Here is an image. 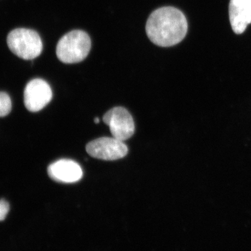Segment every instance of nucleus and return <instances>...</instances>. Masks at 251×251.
Wrapping results in <instances>:
<instances>
[{
  "label": "nucleus",
  "instance_id": "obj_1",
  "mask_svg": "<svg viewBox=\"0 0 251 251\" xmlns=\"http://www.w3.org/2000/svg\"><path fill=\"white\" fill-rule=\"evenodd\" d=\"M188 31V22L184 14L173 6L155 10L146 24L150 40L161 47H171L184 39Z\"/></svg>",
  "mask_w": 251,
  "mask_h": 251
},
{
  "label": "nucleus",
  "instance_id": "obj_2",
  "mask_svg": "<svg viewBox=\"0 0 251 251\" xmlns=\"http://www.w3.org/2000/svg\"><path fill=\"white\" fill-rule=\"evenodd\" d=\"M92 42L88 34L82 30H73L59 39L56 54L61 62L75 64L82 62L87 57Z\"/></svg>",
  "mask_w": 251,
  "mask_h": 251
},
{
  "label": "nucleus",
  "instance_id": "obj_3",
  "mask_svg": "<svg viewBox=\"0 0 251 251\" xmlns=\"http://www.w3.org/2000/svg\"><path fill=\"white\" fill-rule=\"evenodd\" d=\"M7 44L13 53L25 60L36 58L43 50V42L39 34L33 29L25 28L10 31Z\"/></svg>",
  "mask_w": 251,
  "mask_h": 251
},
{
  "label": "nucleus",
  "instance_id": "obj_4",
  "mask_svg": "<svg viewBox=\"0 0 251 251\" xmlns=\"http://www.w3.org/2000/svg\"><path fill=\"white\" fill-rule=\"evenodd\" d=\"M103 122L110 128L113 138L125 141L134 134L135 124L133 117L126 109L115 107L104 115Z\"/></svg>",
  "mask_w": 251,
  "mask_h": 251
},
{
  "label": "nucleus",
  "instance_id": "obj_5",
  "mask_svg": "<svg viewBox=\"0 0 251 251\" xmlns=\"http://www.w3.org/2000/svg\"><path fill=\"white\" fill-rule=\"evenodd\" d=\"M86 151L93 158L104 161H115L126 156L128 148L122 140L113 137H104L87 144Z\"/></svg>",
  "mask_w": 251,
  "mask_h": 251
},
{
  "label": "nucleus",
  "instance_id": "obj_6",
  "mask_svg": "<svg viewBox=\"0 0 251 251\" xmlns=\"http://www.w3.org/2000/svg\"><path fill=\"white\" fill-rule=\"evenodd\" d=\"M52 97L50 86L43 79H33L25 89V105L30 112L40 111L50 102Z\"/></svg>",
  "mask_w": 251,
  "mask_h": 251
},
{
  "label": "nucleus",
  "instance_id": "obj_7",
  "mask_svg": "<svg viewBox=\"0 0 251 251\" xmlns=\"http://www.w3.org/2000/svg\"><path fill=\"white\" fill-rule=\"evenodd\" d=\"M48 173L51 179L62 183H75L82 179L83 172L78 163L69 159H61L50 165Z\"/></svg>",
  "mask_w": 251,
  "mask_h": 251
},
{
  "label": "nucleus",
  "instance_id": "obj_8",
  "mask_svg": "<svg viewBox=\"0 0 251 251\" xmlns=\"http://www.w3.org/2000/svg\"><path fill=\"white\" fill-rule=\"evenodd\" d=\"M229 16L232 30L242 34L251 24V0H230Z\"/></svg>",
  "mask_w": 251,
  "mask_h": 251
},
{
  "label": "nucleus",
  "instance_id": "obj_9",
  "mask_svg": "<svg viewBox=\"0 0 251 251\" xmlns=\"http://www.w3.org/2000/svg\"><path fill=\"white\" fill-rule=\"evenodd\" d=\"M12 108L11 98L5 92H0V117L9 115Z\"/></svg>",
  "mask_w": 251,
  "mask_h": 251
},
{
  "label": "nucleus",
  "instance_id": "obj_10",
  "mask_svg": "<svg viewBox=\"0 0 251 251\" xmlns=\"http://www.w3.org/2000/svg\"><path fill=\"white\" fill-rule=\"evenodd\" d=\"M9 209V203L4 200H0V221H4L6 219Z\"/></svg>",
  "mask_w": 251,
  "mask_h": 251
},
{
  "label": "nucleus",
  "instance_id": "obj_11",
  "mask_svg": "<svg viewBox=\"0 0 251 251\" xmlns=\"http://www.w3.org/2000/svg\"><path fill=\"white\" fill-rule=\"evenodd\" d=\"M94 122H95L96 124H98L99 122V119L98 117H96L95 120H94Z\"/></svg>",
  "mask_w": 251,
  "mask_h": 251
}]
</instances>
